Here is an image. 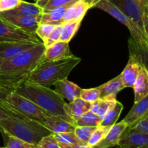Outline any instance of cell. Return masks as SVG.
<instances>
[{
    "label": "cell",
    "instance_id": "cell-1",
    "mask_svg": "<svg viewBox=\"0 0 148 148\" xmlns=\"http://www.w3.org/2000/svg\"><path fill=\"white\" fill-rule=\"evenodd\" d=\"M16 91L35 103L49 115L61 116L75 123L65 113L64 100L50 87L25 81Z\"/></svg>",
    "mask_w": 148,
    "mask_h": 148
},
{
    "label": "cell",
    "instance_id": "cell-2",
    "mask_svg": "<svg viewBox=\"0 0 148 148\" xmlns=\"http://www.w3.org/2000/svg\"><path fill=\"white\" fill-rule=\"evenodd\" d=\"M80 61V58L75 56L54 61L43 59L27 75L25 81L50 87L56 81L67 78Z\"/></svg>",
    "mask_w": 148,
    "mask_h": 148
},
{
    "label": "cell",
    "instance_id": "cell-3",
    "mask_svg": "<svg viewBox=\"0 0 148 148\" xmlns=\"http://www.w3.org/2000/svg\"><path fill=\"white\" fill-rule=\"evenodd\" d=\"M0 131L3 135L18 138L33 146H36L42 138L52 133L38 122L12 116L0 119Z\"/></svg>",
    "mask_w": 148,
    "mask_h": 148
},
{
    "label": "cell",
    "instance_id": "cell-4",
    "mask_svg": "<svg viewBox=\"0 0 148 148\" xmlns=\"http://www.w3.org/2000/svg\"><path fill=\"white\" fill-rule=\"evenodd\" d=\"M46 47L43 44L35 45L15 56L5 59L0 72L16 75H28L43 59Z\"/></svg>",
    "mask_w": 148,
    "mask_h": 148
},
{
    "label": "cell",
    "instance_id": "cell-5",
    "mask_svg": "<svg viewBox=\"0 0 148 148\" xmlns=\"http://www.w3.org/2000/svg\"><path fill=\"white\" fill-rule=\"evenodd\" d=\"M3 109L9 115L20 118H28L38 122L43 126L49 115L35 103L19 94L12 93L6 99Z\"/></svg>",
    "mask_w": 148,
    "mask_h": 148
},
{
    "label": "cell",
    "instance_id": "cell-6",
    "mask_svg": "<svg viewBox=\"0 0 148 148\" xmlns=\"http://www.w3.org/2000/svg\"><path fill=\"white\" fill-rule=\"evenodd\" d=\"M94 7L100 9L110 15L114 17L121 23L127 26L131 33V39L140 46L141 49L148 51V40L144 32L141 30L138 25L129 18L121 10L111 4L108 0H101L95 4Z\"/></svg>",
    "mask_w": 148,
    "mask_h": 148
},
{
    "label": "cell",
    "instance_id": "cell-7",
    "mask_svg": "<svg viewBox=\"0 0 148 148\" xmlns=\"http://www.w3.org/2000/svg\"><path fill=\"white\" fill-rule=\"evenodd\" d=\"M7 41H34L42 43L36 34H32L0 17V43Z\"/></svg>",
    "mask_w": 148,
    "mask_h": 148
},
{
    "label": "cell",
    "instance_id": "cell-8",
    "mask_svg": "<svg viewBox=\"0 0 148 148\" xmlns=\"http://www.w3.org/2000/svg\"><path fill=\"white\" fill-rule=\"evenodd\" d=\"M27 77V75L20 76L0 72V108L3 109L7 97L12 93L17 91Z\"/></svg>",
    "mask_w": 148,
    "mask_h": 148
},
{
    "label": "cell",
    "instance_id": "cell-9",
    "mask_svg": "<svg viewBox=\"0 0 148 148\" xmlns=\"http://www.w3.org/2000/svg\"><path fill=\"white\" fill-rule=\"evenodd\" d=\"M117 147L119 148H148V134L127 128L121 134Z\"/></svg>",
    "mask_w": 148,
    "mask_h": 148
},
{
    "label": "cell",
    "instance_id": "cell-10",
    "mask_svg": "<svg viewBox=\"0 0 148 148\" xmlns=\"http://www.w3.org/2000/svg\"><path fill=\"white\" fill-rule=\"evenodd\" d=\"M132 21L137 23L144 32L143 11L136 0H108ZM145 33V32H144Z\"/></svg>",
    "mask_w": 148,
    "mask_h": 148
},
{
    "label": "cell",
    "instance_id": "cell-11",
    "mask_svg": "<svg viewBox=\"0 0 148 148\" xmlns=\"http://www.w3.org/2000/svg\"><path fill=\"white\" fill-rule=\"evenodd\" d=\"M40 16H22L10 15L6 12H0V17L19 28L24 31L32 34H36L37 28L40 23Z\"/></svg>",
    "mask_w": 148,
    "mask_h": 148
},
{
    "label": "cell",
    "instance_id": "cell-12",
    "mask_svg": "<svg viewBox=\"0 0 148 148\" xmlns=\"http://www.w3.org/2000/svg\"><path fill=\"white\" fill-rule=\"evenodd\" d=\"M43 43V42H42ZM38 43L34 41H7L0 43V57L5 59H10L17 54L33 47Z\"/></svg>",
    "mask_w": 148,
    "mask_h": 148
},
{
    "label": "cell",
    "instance_id": "cell-13",
    "mask_svg": "<svg viewBox=\"0 0 148 148\" xmlns=\"http://www.w3.org/2000/svg\"><path fill=\"white\" fill-rule=\"evenodd\" d=\"M43 126L53 134L74 131L76 128L72 121L61 116L56 115L48 116L45 120Z\"/></svg>",
    "mask_w": 148,
    "mask_h": 148
},
{
    "label": "cell",
    "instance_id": "cell-14",
    "mask_svg": "<svg viewBox=\"0 0 148 148\" xmlns=\"http://www.w3.org/2000/svg\"><path fill=\"white\" fill-rule=\"evenodd\" d=\"M73 56V54L72 53L69 48V42L59 41L49 46V47L46 48L43 59L54 61L72 57Z\"/></svg>",
    "mask_w": 148,
    "mask_h": 148
},
{
    "label": "cell",
    "instance_id": "cell-15",
    "mask_svg": "<svg viewBox=\"0 0 148 148\" xmlns=\"http://www.w3.org/2000/svg\"><path fill=\"white\" fill-rule=\"evenodd\" d=\"M140 69V62L135 55L130 53V59L121 75L124 88H132Z\"/></svg>",
    "mask_w": 148,
    "mask_h": 148
},
{
    "label": "cell",
    "instance_id": "cell-16",
    "mask_svg": "<svg viewBox=\"0 0 148 148\" xmlns=\"http://www.w3.org/2000/svg\"><path fill=\"white\" fill-rule=\"evenodd\" d=\"M127 126L128 125L123 120L118 123H115L111 126L106 136L99 143L92 147V148H111L117 146L121 134Z\"/></svg>",
    "mask_w": 148,
    "mask_h": 148
},
{
    "label": "cell",
    "instance_id": "cell-17",
    "mask_svg": "<svg viewBox=\"0 0 148 148\" xmlns=\"http://www.w3.org/2000/svg\"><path fill=\"white\" fill-rule=\"evenodd\" d=\"M53 86L55 91L64 100L66 99L69 100V102L79 98L82 89L76 84L67 80V78L56 81Z\"/></svg>",
    "mask_w": 148,
    "mask_h": 148
},
{
    "label": "cell",
    "instance_id": "cell-18",
    "mask_svg": "<svg viewBox=\"0 0 148 148\" xmlns=\"http://www.w3.org/2000/svg\"><path fill=\"white\" fill-rule=\"evenodd\" d=\"M148 114V95L140 101L134 102V105L125 116L123 121L125 122L128 126L132 128L139 120Z\"/></svg>",
    "mask_w": 148,
    "mask_h": 148
},
{
    "label": "cell",
    "instance_id": "cell-19",
    "mask_svg": "<svg viewBox=\"0 0 148 148\" xmlns=\"http://www.w3.org/2000/svg\"><path fill=\"white\" fill-rule=\"evenodd\" d=\"M90 7L83 0H77L69 7L65 12L63 23L68 22H82Z\"/></svg>",
    "mask_w": 148,
    "mask_h": 148
},
{
    "label": "cell",
    "instance_id": "cell-20",
    "mask_svg": "<svg viewBox=\"0 0 148 148\" xmlns=\"http://www.w3.org/2000/svg\"><path fill=\"white\" fill-rule=\"evenodd\" d=\"M92 103L85 101L80 97L75 99L74 101L64 104V111L68 117L70 118L74 122L77 120L84 113L90 110Z\"/></svg>",
    "mask_w": 148,
    "mask_h": 148
},
{
    "label": "cell",
    "instance_id": "cell-21",
    "mask_svg": "<svg viewBox=\"0 0 148 148\" xmlns=\"http://www.w3.org/2000/svg\"><path fill=\"white\" fill-rule=\"evenodd\" d=\"M132 88L134 91V102L140 101L148 95V71L141 62L140 72Z\"/></svg>",
    "mask_w": 148,
    "mask_h": 148
},
{
    "label": "cell",
    "instance_id": "cell-22",
    "mask_svg": "<svg viewBox=\"0 0 148 148\" xmlns=\"http://www.w3.org/2000/svg\"><path fill=\"white\" fill-rule=\"evenodd\" d=\"M75 1L67 3L62 7H58L50 11L43 12L40 16L39 24H49L53 26H62L63 24V18L66 10Z\"/></svg>",
    "mask_w": 148,
    "mask_h": 148
},
{
    "label": "cell",
    "instance_id": "cell-23",
    "mask_svg": "<svg viewBox=\"0 0 148 148\" xmlns=\"http://www.w3.org/2000/svg\"><path fill=\"white\" fill-rule=\"evenodd\" d=\"M100 91V98L108 97H116V94L124 89L121 75H117L106 84L98 86Z\"/></svg>",
    "mask_w": 148,
    "mask_h": 148
},
{
    "label": "cell",
    "instance_id": "cell-24",
    "mask_svg": "<svg viewBox=\"0 0 148 148\" xmlns=\"http://www.w3.org/2000/svg\"><path fill=\"white\" fill-rule=\"evenodd\" d=\"M10 15H22V16H38L41 15L43 13V10L39 6H38L36 3L27 2L23 1L21 4L16 8L12 10L4 12Z\"/></svg>",
    "mask_w": 148,
    "mask_h": 148
},
{
    "label": "cell",
    "instance_id": "cell-25",
    "mask_svg": "<svg viewBox=\"0 0 148 148\" xmlns=\"http://www.w3.org/2000/svg\"><path fill=\"white\" fill-rule=\"evenodd\" d=\"M116 97H108L105 98H99L92 103L90 110L98 116L103 118L114 107L116 102Z\"/></svg>",
    "mask_w": 148,
    "mask_h": 148
},
{
    "label": "cell",
    "instance_id": "cell-26",
    "mask_svg": "<svg viewBox=\"0 0 148 148\" xmlns=\"http://www.w3.org/2000/svg\"><path fill=\"white\" fill-rule=\"evenodd\" d=\"M123 108H124L123 104L120 102L116 101V102L114 104V107L103 118V120L101 121L100 126L111 127L113 125L116 123L117 120L119 118L120 114L121 113Z\"/></svg>",
    "mask_w": 148,
    "mask_h": 148
},
{
    "label": "cell",
    "instance_id": "cell-27",
    "mask_svg": "<svg viewBox=\"0 0 148 148\" xmlns=\"http://www.w3.org/2000/svg\"><path fill=\"white\" fill-rule=\"evenodd\" d=\"M103 118L91 110L84 113L77 120L75 121L76 126H92L97 127L100 126Z\"/></svg>",
    "mask_w": 148,
    "mask_h": 148
},
{
    "label": "cell",
    "instance_id": "cell-28",
    "mask_svg": "<svg viewBox=\"0 0 148 148\" xmlns=\"http://www.w3.org/2000/svg\"><path fill=\"white\" fill-rule=\"evenodd\" d=\"M81 22H68L64 23L62 25V33H61L60 41L69 42L73 36L76 34L80 27Z\"/></svg>",
    "mask_w": 148,
    "mask_h": 148
},
{
    "label": "cell",
    "instance_id": "cell-29",
    "mask_svg": "<svg viewBox=\"0 0 148 148\" xmlns=\"http://www.w3.org/2000/svg\"><path fill=\"white\" fill-rule=\"evenodd\" d=\"M130 53L135 55L140 62L145 65L148 71V51L141 49L132 39L129 41Z\"/></svg>",
    "mask_w": 148,
    "mask_h": 148
},
{
    "label": "cell",
    "instance_id": "cell-30",
    "mask_svg": "<svg viewBox=\"0 0 148 148\" xmlns=\"http://www.w3.org/2000/svg\"><path fill=\"white\" fill-rule=\"evenodd\" d=\"M110 129H111V127H109V126H97L95 131L92 132V135H91L90 138L88 142V145L91 147H92L98 143H99L106 136L107 133L110 130Z\"/></svg>",
    "mask_w": 148,
    "mask_h": 148
},
{
    "label": "cell",
    "instance_id": "cell-31",
    "mask_svg": "<svg viewBox=\"0 0 148 148\" xmlns=\"http://www.w3.org/2000/svg\"><path fill=\"white\" fill-rule=\"evenodd\" d=\"M53 136H54L55 139L57 140V142L61 144H66V145H79V144H84L77 137L74 131L54 133Z\"/></svg>",
    "mask_w": 148,
    "mask_h": 148
},
{
    "label": "cell",
    "instance_id": "cell-32",
    "mask_svg": "<svg viewBox=\"0 0 148 148\" xmlns=\"http://www.w3.org/2000/svg\"><path fill=\"white\" fill-rule=\"evenodd\" d=\"M67 3L69 2L66 0H36V4L43 10V12L62 7Z\"/></svg>",
    "mask_w": 148,
    "mask_h": 148
},
{
    "label": "cell",
    "instance_id": "cell-33",
    "mask_svg": "<svg viewBox=\"0 0 148 148\" xmlns=\"http://www.w3.org/2000/svg\"><path fill=\"white\" fill-rule=\"evenodd\" d=\"M96 127L92 126H76L75 132L77 137L84 144L88 145V142L92 135V132L95 131Z\"/></svg>",
    "mask_w": 148,
    "mask_h": 148
},
{
    "label": "cell",
    "instance_id": "cell-34",
    "mask_svg": "<svg viewBox=\"0 0 148 148\" xmlns=\"http://www.w3.org/2000/svg\"><path fill=\"white\" fill-rule=\"evenodd\" d=\"M5 136V147L4 148H32L33 145L27 143L18 138L12 136Z\"/></svg>",
    "mask_w": 148,
    "mask_h": 148
},
{
    "label": "cell",
    "instance_id": "cell-35",
    "mask_svg": "<svg viewBox=\"0 0 148 148\" xmlns=\"http://www.w3.org/2000/svg\"><path fill=\"white\" fill-rule=\"evenodd\" d=\"M79 97L85 101L92 103L100 98V91L98 87L82 89Z\"/></svg>",
    "mask_w": 148,
    "mask_h": 148
},
{
    "label": "cell",
    "instance_id": "cell-36",
    "mask_svg": "<svg viewBox=\"0 0 148 148\" xmlns=\"http://www.w3.org/2000/svg\"><path fill=\"white\" fill-rule=\"evenodd\" d=\"M36 147L37 148H61L53 133L42 138Z\"/></svg>",
    "mask_w": 148,
    "mask_h": 148
},
{
    "label": "cell",
    "instance_id": "cell-37",
    "mask_svg": "<svg viewBox=\"0 0 148 148\" xmlns=\"http://www.w3.org/2000/svg\"><path fill=\"white\" fill-rule=\"evenodd\" d=\"M62 26H56L55 28L51 31V33L49 34L47 39L43 42L45 47H49V46L52 45L53 44L60 41L61 33H62Z\"/></svg>",
    "mask_w": 148,
    "mask_h": 148
},
{
    "label": "cell",
    "instance_id": "cell-38",
    "mask_svg": "<svg viewBox=\"0 0 148 148\" xmlns=\"http://www.w3.org/2000/svg\"><path fill=\"white\" fill-rule=\"evenodd\" d=\"M56 26L49 24H39L38 27L37 28L36 31V36H38L43 42L47 39L48 36H49L52 30L55 28Z\"/></svg>",
    "mask_w": 148,
    "mask_h": 148
},
{
    "label": "cell",
    "instance_id": "cell-39",
    "mask_svg": "<svg viewBox=\"0 0 148 148\" xmlns=\"http://www.w3.org/2000/svg\"><path fill=\"white\" fill-rule=\"evenodd\" d=\"M23 0H0V12L12 10L18 7Z\"/></svg>",
    "mask_w": 148,
    "mask_h": 148
},
{
    "label": "cell",
    "instance_id": "cell-40",
    "mask_svg": "<svg viewBox=\"0 0 148 148\" xmlns=\"http://www.w3.org/2000/svg\"><path fill=\"white\" fill-rule=\"evenodd\" d=\"M129 129H134L148 134V114L143 117L141 120H139L132 128H129Z\"/></svg>",
    "mask_w": 148,
    "mask_h": 148
},
{
    "label": "cell",
    "instance_id": "cell-41",
    "mask_svg": "<svg viewBox=\"0 0 148 148\" xmlns=\"http://www.w3.org/2000/svg\"><path fill=\"white\" fill-rule=\"evenodd\" d=\"M61 148H92L88 145L85 144H79V145H66V144L59 143Z\"/></svg>",
    "mask_w": 148,
    "mask_h": 148
},
{
    "label": "cell",
    "instance_id": "cell-42",
    "mask_svg": "<svg viewBox=\"0 0 148 148\" xmlns=\"http://www.w3.org/2000/svg\"><path fill=\"white\" fill-rule=\"evenodd\" d=\"M143 21L145 34L146 38H147V39L148 40V15L145 12H143Z\"/></svg>",
    "mask_w": 148,
    "mask_h": 148
},
{
    "label": "cell",
    "instance_id": "cell-43",
    "mask_svg": "<svg viewBox=\"0 0 148 148\" xmlns=\"http://www.w3.org/2000/svg\"><path fill=\"white\" fill-rule=\"evenodd\" d=\"M136 1L138 3L139 6L140 7V8H141L142 11H143V13L145 7V6L147 5L148 2V0H136Z\"/></svg>",
    "mask_w": 148,
    "mask_h": 148
},
{
    "label": "cell",
    "instance_id": "cell-44",
    "mask_svg": "<svg viewBox=\"0 0 148 148\" xmlns=\"http://www.w3.org/2000/svg\"><path fill=\"white\" fill-rule=\"evenodd\" d=\"M83 1L86 2L90 7V8H92V7H95V4L99 2L101 0H83Z\"/></svg>",
    "mask_w": 148,
    "mask_h": 148
},
{
    "label": "cell",
    "instance_id": "cell-45",
    "mask_svg": "<svg viewBox=\"0 0 148 148\" xmlns=\"http://www.w3.org/2000/svg\"><path fill=\"white\" fill-rule=\"evenodd\" d=\"M9 114L7 113V112L4 111L3 109L0 108V119H4V118H7V117H9Z\"/></svg>",
    "mask_w": 148,
    "mask_h": 148
},
{
    "label": "cell",
    "instance_id": "cell-46",
    "mask_svg": "<svg viewBox=\"0 0 148 148\" xmlns=\"http://www.w3.org/2000/svg\"><path fill=\"white\" fill-rule=\"evenodd\" d=\"M143 12H145L146 14H147V15H148V2H147V5H146V6H145V7L144 11H143Z\"/></svg>",
    "mask_w": 148,
    "mask_h": 148
},
{
    "label": "cell",
    "instance_id": "cell-47",
    "mask_svg": "<svg viewBox=\"0 0 148 148\" xmlns=\"http://www.w3.org/2000/svg\"><path fill=\"white\" fill-rule=\"evenodd\" d=\"M4 59H3V58L0 57V68H1V65H2V64H3V62H4Z\"/></svg>",
    "mask_w": 148,
    "mask_h": 148
},
{
    "label": "cell",
    "instance_id": "cell-48",
    "mask_svg": "<svg viewBox=\"0 0 148 148\" xmlns=\"http://www.w3.org/2000/svg\"><path fill=\"white\" fill-rule=\"evenodd\" d=\"M67 2H72V1H77V0H66Z\"/></svg>",
    "mask_w": 148,
    "mask_h": 148
},
{
    "label": "cell",
    "instance_id": "cell-49",
    "mask_svg": "<svg viewBox=\"0 0 148 148\" xmlns=\"http://www.w3.org/2000/svg\"><path fill=\"white\" fill-rule=\"evenodd\" d=\"M32 148H37V147H36V146H33V147H32Z\"/></svg>",
    "mask_w": 148,
    "mask_h": 148
},
{
    "label": "cell",
    "instance_id": "cell-50",
    "mask_svg": "<svg viewBox=\"0 0 148 148\" xmlns=\"http://www.w3.org/2000/svg\"><path fill=\"white\" fill-rule=\"evenodd\" d=\"M0 148H4V147H0Z\"/></svg>",
    "mask_w": 148,
    "mask_h": 148
},
{
    "label": "cell",
    "instance_id": "cell-51",
    "mask_svg": "<svg viewBox=\"0 0 148 148\" xmlns=\"http://www.w3.org/2000/svg\"></svg>",
    "mask_w": 148,
    "mask_h": 148
}]
</instances>
